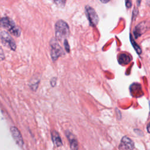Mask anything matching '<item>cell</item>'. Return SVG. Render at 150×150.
<instances>
[{"mask_svg": "<svg viewBox=\"0 0 150 150\" xmlns=\"http://www.w3.org/2000/svg\"><path fill=\"white\" fill-rule=\"evenodd\" d=\"M56 38L58 40H65L69 35L70 29L67 22L63 20L57 21L54 25Z\"/></svg>", "mask_w": 150, "mask_h": 150, "instance_id": "obj_1", "label": "cell"}, {"mask_svg": "<svg viewBox=\"0 0 150 150\" xmlns=\"http://www.w3.org/2000/svg\"><path fill=\"white\" fill-rule=\"evenodd\" d=\"M1 25L13 36L16 37L20 36L21 33L20 28L16 25L15 22L11 18L6 16L1 18Z\"/></svg>", "mask_w": 150, "mask_h": 150, "instance_id": "obj_2", "label": "cell"}, {"mask_svg": "<svg viewBox=\"0 0 150 150\" xmlns=\"http://www.w3.org/2000/svg\"><path fill=\"white\" fill-rule=\"evenodd\" d=\"M49 44L51 58L53 62H55L62 54L63 52V49L56 38L51 39Z\"/></svg>", "mask_w": 150, "mask_h": 150, "instance_id": "obj_3", "label": "cell"}, {"mask_svg": "<svg viewBox=\"0 0 150 150\" xmlns=\"http://www.w3.org/2000/svg\"><path fill=\"white\" fill-rule=\"evenodd\" d=\"M1 43L6 47L9 48L11 50L15 51L16 48V45L15 40L6 31L2 30L0 33Z\"/></svg>", "mask_w": 150, "mask_h": 150, "instance_id": "obj_4", "label": "cell"}, {"mask_svg": "<svg viewBox=\"0 0 150 150\" xmlns=\"http://www.w3.org/2000/svg\"><path fill=\"white\" fill-rule=\"evenodd\" d=\"M85 12L90 25L92 26H95L97 25L99 18L95 9L89 5L85 6Z\"/></svg>", "mask_w": 150, "mask_h": 150, "instance_id": "obj_5", "label": "cell"}, {"mask_svg": "<svg viewBox=\"0 0 150 150\" xmlns=\"http://www.w3.org/2000/svg\"><path fill=\"white\" fill-rule=\"evenodd\" d=\"M150 23L148 21H142L138 23L134 28L133 33L135 38H138L144 34L149 28Z\"/></svg>", "mask_w": 150, "mask_h": 150, "instance_id": "obj_6", "label": "cell"}, {"mask_svg": "<svg viewBox=\"0 0 150 150\" xmlns=\"http://www.w3.org/2000/svg\"><path fill=\"white\" fill-rule=\"evenodd\" d=\"M119 148L120 150H133L134 148V143L129 137L124 136L121 140Z\"/></svg>", "mask_w": 150, "mask_h": 150, "instance_id": "obj_7", "label": "cell"}, {"mask_svg": "<svg viewBox=\"0 0 150 150\" xmlns=\"http://www.w3.org/2000/svg\"><path fill=\"white\" fill-rule=\"evenodd\" d=\"M11 135L15 141V142L21 147H22L23 145V140L22 135L19 129L15 126H12L10 128Z\"/></svg>", "mask_w": 150, "mask_h": 150, "instance_id": "obj_8", "label": "cell"}, {"mask_svg": "<svg viewBox=\"0 0 150 150\" xmlns=\"http://www.w3.org/2000/svg\"><path fill=\"white\" fill-rule=\"evenodd\" d=\"M131 57L127 53H120L118 56V62L121 65L128 64L131 61Z\"/></svg>", "mask_w": 150, "mask_h": 150, "instance_id": "obj_9", "label": "cell"}, {"mask_svg": "<svg viewBox=\"0 0 150 150\" xmlns=\"http://www.w3.org/2000/svg\"><path fill=\"white\" fill-rule=\"evenodd\" d=\"M67 137L70 142V146L72 150H78V143L76 139L72 135L71 133L67 132Z\"/></svg>", "mask_w": 150, "mask_h": 150, "instance_id": "obj_10", "label": "cell"}, {"mask_svg": "<svg viewBox=\"0 0 150 150\" xmlns=\"http://www.w3.org/2000/svg\"><path fill=\"white\" fill-rule=\"evenodd\" d=\"M52 138L53 141V142L55 144V145L57 146H60L62 145V139L59 136V134L57 131H53L52 132Z\"/></svg>", "mask_w": 150, "mask_h": 150, "instance_id": "obj_11", "label": "cell"}, {"mask_svg": "<svg viewBox=\"0 0 150 150\" xmlns=\"http://www.w3.org/2000/svg\"><path fill=\"white\" fill-rule=\"evenodd\" d=\"M130 91L131 94L134 96H139V91H142L141 86L139 84H132L130 87Z\"/></svg>", "mask_w": 150, "mask_h": 150, "instance_id": "obj_12", "label": "cell"}, {"mask_svg": "<svg viewBox=\"0 0 150 150\" xmlns=\"http://www.w3.org/2000/svg\"><path fill=\"white\" fill-rule=\"evenodd\" d=\"M130 40H131V43L133 46V47L134 48V49L135 50V51L137 52V53L138 54H141V49L140 48V47L138 46V45L135 42L134 39H133V38L132 37V36L130 35Z\"/></svg>", "mask_w": 150, "mask_h": 150, "instance_id": "obj_13", "label": "cell"}, {"mask_svg": "<svg viewBox=\"0 0 150 150\" xmlns=\"http://www.w3.org/2000/svg\"><path fill=\"white\" fill-rule=\"evenodd\" d=\"M63 45H64V49H65L67 53H69V52H70V46H69V43H68L67 39L64 40Z\"/></svg>", "mask_w": 150, "mask_h": 150, "instance_id": "obj_14", "label": "cell"}, {"mask_svg": "<svg viewBox=\"0 0 150 150\" xmlns=\"http://www.w3.org/2000/svg\"><path fill=\"white\" fill-rule=\"evenodd\" d=\"M54 3H59L58 6L60 7H63L64 6L66 2L65 1H54Z\"/></svg>", "mask_w": 150, "mask_h": 150, "instance_id": "obj_15", "label": "cell"}, {"mask_svg": "<svg viewBox=\"0 0 150 150\" xmlns=\"http://www.w3.org/2000/svg\"><path fill=\"white\" fill-rule=\"evenodd\" d=\"M132 5V2L131 1H125V6L127 8H129Z\"/></svg>", "mask_w": 150, "mask_h": 150, "instance_id": "obj_16", "label": "cell"}, {"mask_svg": "<svg viewBox=\"0 0 150 150\" xmlns=\"http://www.w3.org/2000/svg\"><path fill=\"white\" fill-rule=\"evenodd\" d=\"M50 83H51V85L52 86H54L56 84V78H52L51 79V81H50Z\"/></svg>", "mask_w": 150, "mask_h": 150, "instance_id": "obj_17", "label": "cell"}, {"mask_svg": "<svg viewBox=\"0 0 150 150\" xmlns=\"http://www.w3.org/2000/svg\"><path fill=\"white\" fill-rule=\"evenodd\" d=\"M147 131L149 133H150V122L149 123V124L147 125Z\"/></svg>", "mask_w": 150, "mask_h": 150, "instance_id": "obj_18", "label": "cell"}, {"mask_svg": "<svg viewBox=\"0 0 150 150\" xmlns=\"http://www.w3.org/2000/svg\"><path fill=\"white\" fill-rule=\"evenodd\" d=\"M2 54H3V50H2V49L1 48V60H3Z\"/></svg>", "mask_w": 150, "mask_h": 150, "instance_id": "obj_19", "label": "cell"}, {"mask_svg": "<svg viewBox=\"0 0 150 150\" xmlns=\"http://www.w3.org/2000/svg\"><path fill=\"white\" fill-rule=\"evenodd\" d=\"M100 2H102V3L105 4V3H107V2H109V1H100Z\"/></svg>", "mask_w": 150, "mask_h": 150, "instance_id": "obj_20", "label": "cell"}, {"mask_svg": "<svg viewBox=\"0 0 150 150\" xmlns=\"http://www.w3.org/2000/svg\"><path fill=\"white\" fill-rule=\"evenodd\" d=\"M147 4H148V5L150 6V1H148V2H147Z\"/></svg>", "mask_w": 150, "mask_h": 150, "instance_id": "obj_21", "label": "cell"}]
</instances>
